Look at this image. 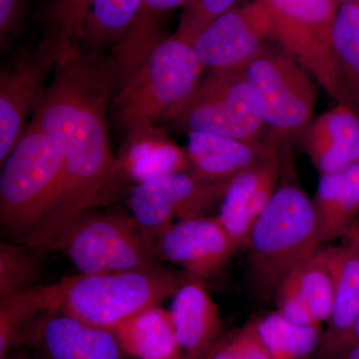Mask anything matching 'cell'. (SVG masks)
Masks as SVG:
<instances>
[{
    "label": "cell",
    "mask_w": 359,
    "mask_h": 359,
    "mask_svg": "<svg viewBox=\"0 0 359 359\" xmlns=\"http://www.w3.org/2000/svg\"><path fill=\"white\" fill-rule=\"evenodd\" d=\"M276 311L292 323L306 327H320L304 294H302L297 280L289 273L280 283L276 292Z\"/></svg>",
    "instance_id": "33"
},
{
    "label": "cell",
    "mask_w": 359,
    "mask_h": 359,
    "mask_svg": "<svg viewBox=\"0 0 359 359\" xmlns=\"http://www.w3.org/2000/svg\"><path fill=\"white\" fill-rule=\"evenodd\" d=\"M275 20L273 39L337 103L344 104L332 49L335 0H266Z\"/></svg>",
    "instance_id": "9"
},
{
    "label": "cell",
    "mask_w": 359,
    "mask_h": 359,
    "mask_svg": "<svg viewBox=\"0 0 359 359\" xmlns=\"http://www.w3.org/2000/svg\"><path fill=\"white\" fill-rule=\"evenodd\" d=\"M205 70L192 44L175 34L163 39L113 96V119L125 135L166 121L191 96Z\"/></svg>",
    "instance_id": "5"
},
{
    "label": "cell",
    "mask_w": 359,
    "mask_h": 359,
    "mask_svg": "<svg viewBox=\"0 0 359 359\" xmlns=\"http://www.w3.org/2000/svg\"><path fill=\"white\" fill-rule=\"evenodd\" d=\"M182 351L202 359L222 337V318L217 302L204 282L189 280L173 295L169 311Z\"/></svg>",
    "instance_id": "20"
},
{
    "label": "cell",
    "mask_w": 359,
    "mask_h": 359,
    "mask_svg": "<svg viewBox=\"0 0 359 359\" xmlns=\"http://www.w3.org/2000/svg\"><path fill=\"white\" fill-rule=\"evenodd\" d=\"M230 182L203 181L190 172L149 180L132 189L129 212L153 243L177 222L205 216L221 204Z\"/></svg>",
    "instance_id": "10"
},
{
    "label": "cell",
    "mask_w": 359,
    "mask_h": 359,
    "mask_svg": "<svg viewBox=\"0 0 359 359\" xmlns=\"http://www.w3.org/2000/svg\"><path fill=\"white\" fill-rule=\"evenodd\" d=\"M39 359H125L114 330L88 325L60 311L44 313L26 340Z\"/></svg>",
    "instance_id": "15"
},
{
    "label": "cell",
    "mask_w": 359,
    "mask_h": 359,
    "mask_svg": "<svg viewBox=\"0 0 359 359\" xmlns=\"http://www.w3.org/2000/svg\"><path fill=\"white\" fill-rule=\"evenodd\" d=\"M142 0H93L85 20L80 44L88 50L101 52L115 46L128 32Z\"/></svg>",
    "instance_id": "26"
},
{
    "label": "cell",
    "mask_w": 359,
    "mask_h": 359,
    "mask_svg": "<svg viewBox=\"0 0 359 359\" xmlns=\"http://www.w3.org/2000/svg\"><path fill=\"white\" fill-rule=\"evenodd\" d=\"M177 359H197V358H191V356H188V355H186V354H183V355L180 356V358H177Z\"/></svg>",
    "instance_id": "39"
},
{
    "label": "cell",
    "mask_w": 359,
    "mask_h": 359,
    "mask_svg": "<svg viewBox=\"0 0 359 359\" xmlns=\"http://www.w3.org/2000/svg\"><path fill=\"white\" fill-rule=\"evenodd\" d=\"M113 330L127 356L135 359H177L184 354L169 311L159 304L129 316Z\"/></svg>",
    "instance_id": "23"
},
{
    "label": "cell",
    "mask_w": 359,
    "mask_h": 359,
    "mask_svg": "<svg viewBox=\"0 0 359 359\" xmlns=\"http://www.w3.org/2000/svg\"><path fill=\"white\" fill-rule=\"evenodd\" d=\"M92 2L93 0H52L49 34L57 40L62 55L80 44Z\"/></svg>",
    "instance_id": "30"
},
{
    "label": "cell",
    "mask_w": 359,
    "mask_h": 359,
    "mask_svg": "<svg viewBox=\"0 0 359 359\" xmlns=\"http://www.w3.org/2000/svg\"><path fill=\"white\" fill-rule=\"evenodd\" d=\"M245 65L205 70L186 102L166 120L185 132H202L238 139L262 141L266 124L262 119Z\"/></svg>",
    "instance_id": "7"
},
{
    "label": "cell",
    "mask_w": 359,
    "mask_h": 359,
    "mask_svg": "<svg viewBox=\"0 0 359 359\" xmlns=\"http://www.w3.org/2000/svg\"><path fill=\"white\" fill-rule=\"evenodd\" d=\"M25 0H0V46L7 44L20 29L25 18Z\"/></svg>",
    "instance_id": "34"
},
{
    "label": "cell",
    "mask_w": 359,
    "mask_h": 359,
    "mask_svg": "<svg viewBox=\"0 0 359 359\" xmlns=\"http://www.w3.org/2000/svg\"><path fill=\"white\" fill-rule=\"evenodd\" d=\"M114 93L109 56L78 44L59 59L32 120L62 148V187L28 245L46 249L66 224L93 205L114 162L107 127Z\"/></svg>",
    "instance_id": "1"
},
{
    "label": "cell",
    "mask_w": 359,
    "mask_h": 359,
    "mask_svg": "<svg viewBox=\"0 0 359 359\" xmlns=\"http://www.w3.org/2000/svg\"><path fill=\"white\" fill-rule=\"evenodd\" d=\"M188 0H142L140 8L128 32L113 47L109 55L115 90H119L143 65L162 41L161 25L165 16Z\"/></svg>",
    "instance_id": "21"
},
{
    "label": "cell",
    "mask_w": 359,
    "mask_h": 359,
    "mask_svg": "<svg viewBox=\"0 0 359 359\" xmlns=\"http://www.w3.org/2000/svg\"><path fill=\"white\" fill-rule=\"evenodd\" d=\"M155 245L161 261L177 264L190 280L202 282L221 271L238 250L218 216L177 222Z\"/></svg>",
    "instance_id": "14"
},
{
    "label": "cell",
    "mask_w": 359,
    "mask_h": 359,
    "mask_svg": "<svg viewBox=\"0 0 359 359\" xmlns=\"http://www.w3.org/2000/svg\"><path fill=\"white\" fill-rule=\"evenodd\" d=\"M62 252L81 273L151 268L162 264L156 245L146 237L131 212L89 208L47 245Z\"/></svg>",
    "instance_id": "6"
},
{
    "label": "cell",
    "mask_w": 359,
    "mask_h": 359,
    "mask_svg": "<svg viewBox=\"0 0 359 359\" xmlns=\"http://www.w3.org/2000/svg\"><path fill=\"white\" fill-rule=\"evenodd\" d=\"M4 359H30L29 355L25 353V351H21V349H14L13 351H11L8 355L6 356Z\"/></svg>",
    "instance_id": "37"
},
{
    "label": "cell",
    "mask_w": 359,
    "mask_h": 359,
    "mask_svg": "<svg viewBox=\"0 0 359 359\" xmlns=\"http://www.w3.org/2000/svg\"><path fill=\"white\" fill-rule=\"evenodd\" d=\"M280 140L263 160L230 182L218 218L240 248H247L250 231L278 188L283 168Z\"/></svg>",
    "instance_id": "16"
},
{
    "label": "cell",
    "mask_w": 359,
    "mask_h": 359,
    "mask_svg": "<svg viewBox=\"0 0 359 359\" xmlns=\"http://www.w3.org/2000/svg\"><path fill=\"white\" fill-rule=\"evenodd\" d=\"M359 344V316L358 320H356L355 325L353 330H351V334H348V337H346V339L344 340L342 346H340L339 351L337 353H341V351H346L348 347L355 346V344ZM335 356V355H334Z\"/></svg>",
    "instance_id": "35"
},
{
    "label": "cell",
    "mask_w": 359,
    "mask_h": 359,
    "mask_svg": "<svg viewBox=\"0 0 359 359\" xmlns=\"http://www.w3.org/2000/svg\"><path fill=\"white\" fill-rule=\"evenodd\" d=\"M356 1H358V4H359V0H356Z\"/></svg>",
    "instance_id": "40"
},
{
    "label": "cell",
    "mask_w": 359,
    "mask_h": 359,
    "mask_svg": "<svg viewBox=\"0 0 359 359\" xmlns=\"http://www.w3.org/2000/svg\"><path fill=\"white\" fill-rule=\"evenodd\" d=\"M262 119L283 139L304 133L314 119L313 77L287 52L264 45L245 65Z\"/></svg>",
    "instance_id": "8"
},
{
    "label": "cell",
    "mask_w": 359,
    "mask_h": 359,
    "mask_svg": "<svg viewBox=\"0 0 359 359\" xmlns=\"http://www.w3.org/2000/svg\"><path fill=\"white\" fill-rule=\"evenodd\" d=\"M349 1H356V0H335V2H337V6L340 4H344V2H349Z\"/></svg>",
    "instance_id": "38"
},
{
    "label": "cell",
    "mask_w": 359,
    "mask_h": 359,
    "mask_svg": "<svg viewBox=\"0 0 359 359\" xmlns=\"http://www.w3.org/2000/svg\"><path fill=\"white\" fill-rule=\"evenodd\" d=\"M63 173L60 144L30 120L1 164L0 230L4 240L27 242L58 199Z\"/></svg>",
    "instance_id": "3"
},
{
    "label": "cell",
    "mask_w": 359,
    "mask_h": 359,
    "mask_svg": "<svg viewBox=\"0 0 359 359\" xmlns=\"http://www.w3.org/2000/svg\"><path fill=\"white\" fill-rule=\"evenodd\" d=\"M186 151L189 171L203 181L231 182L263 160L280 140L273 132L262 141H243L219 135L191 132Z\"/></svg>",
    "instance_id": "18"
},
{
    "label": "cell",
    "mask_w": 359,
    "mask_h": 359,
    "mask_svg": "<svg viewBox=\"0 0 359 359\" xmlns=\"http://www.w3.org/2000/svg\"><path fill=\"white\" fill-rule=\"evenodd\" d=\"M252 294L275 295L283 278L323 248L313 199L294 182H282L252 226L247 245Z\"/></svg>",
    "instance_id": "2"
},
{
    "label": "cell",
    "mask_w": 359,
    "mask_h": 359,
    "mask_svg": "<svg viewBox=\"0 0 359 359\" xmlns=\"http://www.w3.org/2000/svg\"><path fill=\"white\" fill-rule=\"evenodd\" d=\"M46 250L4 240L0 243V297L39 287Z\"/></svg>",
    "instance_id": "28"
},
{
    "label": "cell",
    "mask_w": 359,
    "mask_h": 359,
    "mask_svg": "<svg viewBox=\"0 0 359 359\" xmlns=\"http://www.w3.org/2000/svg\"><path fill=\"white\" fill-rule=\"evenodd\" d=\"M302 145L320 175L359 162V114L346 104L314 118L302 135Z\"/></svg>",
    "instance_id": "19"
},
{
    "label": "cell",
    "mask_w": 359,
    "mask_h": 359,
    "mask_svg": "<svg viewBox=\"0 0 359 359\" xmlns=\"http://www.w3.org/2000/svg\"><path fill=\"white\" fill-rule=\"evenodd\" d=\"M202 359H273L257 330V320L250 321L218 341Z\"/></svg>",
    "instance_id": "31"
},
{
    "label": "cell",
    "mask_w": 359,
    "mask_h": 359,
    "mask_svg": "<svg viewBox=\"0 0 359 359\" xmlns=\"http://www.w3.org/2000/svg\"><path fill=\"white\" fill-rule=\"evenodd\" d=\"M190 278L162 264L151 268L81 273L49 285L51 311H60L94 327L114 330L121 321L159 304Z\"/></svg>",
    "instance_id": "4"
},
{
    "label": "cell",
    "mask_w": 359,
    "mask_h": 359,
    "mask_svg": "<svg viewBox=\"0 0 359 359\" xmlns=\"http://www.w3.org/2000/svg\"><path fill=\"white\" fill-rule=\"evenodd\" d=\"M188 171L186 149L171 140L164 129L156 125L135 130L125 135L92 208L113 204L125 193L129 195L132 189L149 180Z\"/></svg>",
    "instance_id": "12"
},
{
    "label": "cell",
    "mask_w": 359,
    "mask_h": 359,
    "mask_svg": "<svg viewBox=\"0 0 359 359\" xmlns=\"http://www.w3.org/2000/svg\"><path fill=\"white\" fill-rule=\"evenodd\" d=\"M275 20L266 0H250L224 13L192 43L205 70L226 69L249 62L273 39Z\"/></svg>",
    "instance_id": "13"
},
{
    "label": "cell",
    "mask_w": 359,
    "mask_h": 359,
    "mask_svg": "<svg viewBox=\"0 0 359 359\" xmlns=\"http://www.w3.org/2000/svg\"><path fill=\"white\" fill-rule=\"evenodd\" d=\"M257 330L273 359H308L320 347V327L292 323L275 311L257 320Z\"/></svg>",
    "instance_id": "27"
},
{
    "label": "cell",
    "mask_w": 359,
    "mask_h": 359,
    "mask_svg": "<svg viewBox=\"0 0 359 359\" xmlns=\"http://www.w3.org/2000/svg\"><path fill=\"white\" fill-rule=\"evenodd\" d=\"M62 56L58 41L48 34L20 54L0 73V163H4L26 129V120L46 90Z\"/></svg>",
    "instance_id": "11"
},
{
    "label": "cell",
    "mask_w": 359,
    "mask_h": 359,
    "mask_svg": "<svg viewBox=\"0 0 359 359\" xmlns=\"http://www.w3.org/2000/svg\"><path fill=\"white\" fill-rule=\"evenodd\" d=\"M299 290L318 323H327L334 302V276L325 248L292 271Z\"/></svg>",
    "instance_id": "29"
},
{
    "label": "cell",
    "mask_w": 359,
    "mask_h": 359,
    "mask_svg": "<svg viewBox=\"0 0 359 359\" xmlns=\"http://www.w3.org/2000/svg\"><path fill=\"white\" fill-rule=\"evenodd\" d=\"M238 0H188L182 7L177 32L179 39L192 44L205 28L238 6Z\"/></svg>",
    "instance_id": "32"
},
{
    "label": "cell",
    "mask_w": 359,
    "mask_h": 359,
    "mask_svg": "<svg viewBox=\"0 0 359 359\" xmlns=\"http://www.w3.org/2000/svg\"><path fill=\"white\" fill-rule=\"evenodd\" d=\"M48 311H51L49 285L0 297V359L26 344L33 325Z\"/></svg>",
    "instance_id": "25"
},
{
    "label": "cell",
    "mask_w": 359,
    "mask_h": 359,
    "mask_svg": "<svg viewBox=\"0 0 359 359\" xmlns=\"http://www.w3.org/2000/svg\"><path fill=\"white\" fill-rule=\"evenodd\" d=\"M313 202L323 247L351 233L359 226V162L321 175Z\"/></svg>",
    "instance_id": "22"
},
{
    "label": "cell",
    "mask_w": 359,
    "mask_h": 359,
    "mask_svg": "<svg viewBox=\"0 0 359 359\" xmlns=\"http://www.w3.org/2000/svg\"><path fill=\"white\" fill-rule=\"evenodd\" d=\"M330 359H359V344L348 347L346 351H341Z\"/></svg>",
    "instance_id": "36"
},
{
    "label": "cell",
    "mask_w": 359,
    "mask_h": 359,
    "mask_svg": "<svg viewBox=\"0 0 359 359\" xmlns=\"http://www.w3.org/2000/svg\"><path fill=\"white\" fill-rule=\"evenodd\" d=\"M332 49L344 104L359 114V4L337 6L332 27Z\"/></svg>",
    "instance_id": "24"
},
{
    "label": "cell",
    "mask_w": 359,
    "mask_h": 359,
    "mask_svg": "<svg viewBox=\"0 0 359 359\" xmlns=\"http://www.w3.org/2000/svg\"><path fill=\"white\" fill-rule=\"evenodd\" d=\"M334 276V302L314 359H330L351 334L359 316V226L337 247L325 248Z\"/></svg>",
    "instance_id": "17"
}]
</instances>
